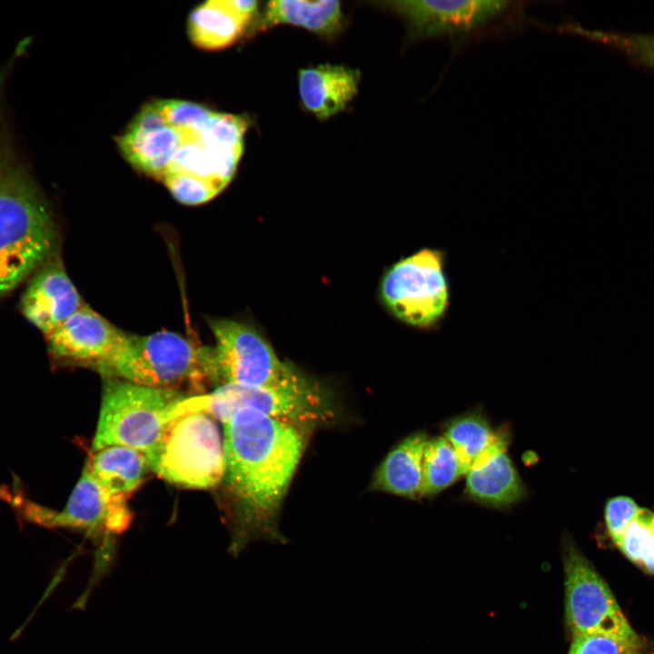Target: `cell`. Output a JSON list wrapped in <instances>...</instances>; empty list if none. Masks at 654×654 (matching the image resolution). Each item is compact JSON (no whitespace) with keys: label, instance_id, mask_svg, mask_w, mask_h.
Segmentation results:
<instances>
[{"label":"cell","instance_id":"obj_1","mask_svg":"<svg viewBox=\"0 0 654 654\" xmlns=\"http://www.w3.org/2000/svg\"><path fill=\"white\" fill-rule=\"evenodd\" d=\"M10 75L0 69V298L57 250L53 212L23 151L7 103Z\"/></svg>","mask_w":654,"mask_h":654},{"label":"cell","instance_id":"obj_2","mask_svg":"<svg viewBox=\"0 0 654 654\" xmlns=\"http://www.w3.org/2000/svg\"><path fill=\"white\" fill-rule=\"evenodd\" d=\"M223 425V481L244 511L267 519L288 489L304 438L295 424L253 409L237 411Z\"/></svg>","mask_w":654,"mask_h":654},{"label":"cell","instance_id":"obj_3","mask_svg":"<svg viewBox=\"0 0 654 654\" xmlns=\"http://www.w3.org/2000/svg\"><path fill=\"white\" fill-rule=\"evenodd\" d=\"M94 369L104 377L192 396L203 394L207 384L217 383L211 347L198 346L170 331L127 334L114 355Z\"/></svg>","mask_w":654,"mask_h":654},{"label":"cell","instance_id":"obj_4","mask_svg":"<svg viewBox=\"0 0 654 654\" xmlns=\"http://www.w3.org/2000/svg\"><path fill=\"white\" fill-rule=\"evenodd\" d=\"M6 500L24 520L48 528H67L85 531L101 541L94 570L88 589L82 596V603L94 587L109 570L112 552L110 537L126 530L132 521L128 495L116 493L101 485L91 474L83 470L65 506L55 510L39 505L21 491H2Z\"/></svg>","mask_w":654,"mask_h":654},{"label":"cell","instance_id":"obj_5","mask_svg":"<svg viewBox=\"0 0 654 654\" xmlns=\"http://www.w3.org/2000/svg\"><path fill=\"white\" fill-rule=\"evenodd\" d=\"M98 424L92 451L121 445L144 453L155 444L185 392L104 377Z\"/></svg>","mask_w":654,"mask_h":654},{"label":"cell","instance_id":"obj_6","mask_svg":"<svg viewBox=\"0 0 654 654\" xmlns=\"http://www.w3.org/2000/svg\"><path fill=\"white\" fill-rule=\"evenodd\" d=\"M145 454L150 470L173 484L209 489L223 481V441L215 420L208 414L173 418Z\"/></svg>","mask_w":654,"mask_h":654},{"label":"cell","instance_id":"obj_7","mask_svg":"<svg viewBox=\"0 0 654 654\" xmlns=\"http://www.w3.org/2000/svg\"><path fill=\"white\" fill-rule=\"evenodd\" d=\"M214 339L211 347L218 385L300 390L314 386L276 355L253 328L229 319L209 320Z\"/></svg>","mask_w":654,"mask_h":654},{"label":"cell","instance_id":"obj_8","mask_svg":"<svg viewBox=\"0 0 654 654\" xmlns=\"http://www.w3.org/2000/svg\"><path fill=\"white\" fill-rule=\"evenodd\" d=\"M443 251L423 248L393 264L385 273L381 294L402 322L419 329L441 324L451 305V287Z\"/></svg>","mask_w":654,"mask_h":654},{"label":"cell","instance_id":"obj_9","mask_svg":"<svg viewBox=\"0 0 654 654\" xmlns=\"http://www.w3.org/2000/svg\"><path fill=\"white\" fill-rule=\"evenodd\" d=\"M241 409H253L295 425L329 417L327 402L316 385L300 390H279L222 384L210 393L189 396L181 401L173 408L172 419L203 412L223 424Z\"/></svg>","mask_w":654,"mask_h":654},{"label":"cell","instance_id":"obj_10","mask_svg":"<svg viewBox=\"0 0 654 654\" xmlns=\"http://www.w3.org/2000/svg\"><path fill=\"white\" fill-rule=\"evenodd\" d=\"M565 611L573 636L602 633L637 639L605 581L573 542L564 543Z\"/></svg>","mask_w":654,"mask_h":654},{"label":"cell","instance_id":"obj_11","mask_svg":"<svg viewBox=\"0 0 654 654\" xmlns=\"http://www.w3.org/2000/svg\"><path fill=\"white\" fill-rule=\"evenodd\" d=\"M385 7L398 15L406 25L408 38L460 39L488 30L503 20L517 5L495 0H421L390 1Z\"/></svg>","mask_w":654,"mask_h":654},{"label":"cell","instance_id":"obj_12","mask_svg":"<svg viewBox=\"0 0 654 654\" xmlns=\"http://www.w3.org/2000/svg\"><path fill=\"white\" fill-rule=\"evenodd\" d=\"M84 304L56 250L28 278L19 308L47 337Z\"/></svg>","mask_w":654,"mask_h":654},{"label":"cell","instance_id":"obj_13","mask_svg":"<svg viewBox=\"0 0 654 654\" xmlns=\"http://www.w3.org/2000/svg\"><path fill=\"white\" fill-rule=\"evenodd\" d=\"M127 333L84 304L46 339L59 363L95 368L120 348Z\"/></svg>","mask_w":654,"mask_h":654},{"label":"cell","instance_id":"obj_14","mask_svg":"<svg viewBox=\"0 0 654 654\" xmlns=\"http://www.w3.org/2000/svg\"><path fill=\"white\" fill-rule=\"evenodd\" d=\"M361 74L342 64H318L298 73L303 108L319 120L329 119L347 108L358 93Z\"/></svg>","mask_w":654,"mask_h":654},{"label":"cell","instance_id":"obj_15","mask_svg":"<svg viewBox=\"0 0 654 654\" xmlns=\"http://www.w3.org/2000/svg\"><path fill=\"white\" fill-rule=\"evenodd\" d=\"M508 440L495 445L466 472L465 491L473 500L494 508L520 501L525 486L506 452Z\"/></svg>","mask_w":654,"mask_h":654},{"label":"cell","instance_id":"obj_16","mask_svg":"<svg viewBox=\"0 0 654 654\" xmlns=\"http://www.w3.org/2000/svg\"><path fill=\"white\" fill-rule=\"evenodd\" d=\"M184 137L183 130L169 125L165 121L163 125L154 129H138L128 125L117 138V144L133 167L160 180Z\"/></svg>","mask_w":654,"mask_h":654},{"label":"cell","instance_id":"obj_17","mask_svg":"<svg viewBox=\"0 0 654 654\" xmlns=\"http://www.w3.org/2000/svg\"><path fill=\"white\" fill-rule=\"evenodd\" d=\"M428 441V435L419 431L401 441L380 464L372 487L412 500L421 497L422 462Z\"/></svg>","mask_w":654,"mask_h":654},{"label":"cell","instance_id":"obj_18","mask_svg":"<svg viewBox=\"0 0 654 654\" xmlns=\"http://www.w3.org/2000/svg\"><path fill=\"white\" fill-rule=\"evenodd\" d=\"M289 25L325 39L337 36L343 25L341 2L336 0H276L267 3L258 29Z\"/></svg>","mask_w":654,"mask_h":654},{"label":"cell","instance_id":"obj_19","mask_svg":"<svg viewBox=\"0 0 654 654\" xmlns=\"http://www.w3.org/2000/svg\"><path fill=\"white\" fill-rule=\"evenodd\" d=\"M250 19L237 11L233 0L207 1L190 14L191 41L204 50H220L234 44L244 33Z\"/></svg>","mask_w":654,"mask_h":654},{"label":"cell","instance_id":"obj_20","mask_svg":"<svg viewBox=\"0 0 654 654\" xmlns=\"http://www.w3.org/2000/svg\"><path fill=\"white\" fill-rule=\"evenodd\" d=\"M84 470L111 491L129 496L141 485L150 467L144 452L111 445L92 451Z\"/></svg>","mask_w":654,"mask_h":654},{"label":"cell","instance_id":"obj_21","mask_svg":"<svg viewBox=\"0 0 654 654\" xmlns=\"http://www.w3.org/2000/svg\"><path fill=\"white\" fill-rule=\"evenodd\" d=\"M444 437L452 446L464 475L483 455L507 439L501 431H494L480 412L462 414L451 420Z\"/></svg>","mask_w":654,"mask_h":654},{"label":"cell","instance_id":"obj_22","mask_svg":"<svg viewBox=\"0 0 654 654\" xmlns=\"http://www.w3.org/2000/svg\"><path fill=\"white\" fill-rule=\"evenodd\" d=\"M464 475L460 460L444 436L429 439L422 462V496H433Z\"/></svg>","mask_w":654,"mask_h":654},{"label":"cell","instance_id":"obj_23","mask_svg":"<svg viewBox=\"0 0 654 654\" xmlns=\"http://www.w3.org/2000/svg\"><path fill=\"white\" fill-rule=\"evenodd\" d=\"M617 547L630 561L654 574V511L639 506Z\"/></svg>","mask_w":654,"mask_h":654},{"label":"cell","instance_id":"obj_24","mask_svg":"<svg viewBox=\"0 0 654 654\" xmlns=\"http://www.w3.org/2000/svg\"><path fill=\"white\" fill-rule=\"evenodd\" d=\"M577 34L619 51L638 65L654 70V34L607 32L581 27Z\"/></svg>","mask_w":654,"mask_h":654},{"label":"cell","instance_id":"obj_25","mask_svg":"<svg viewBox=\"0 0 654 654\" xmlns=\"http://www.w3.org/2000/svg\"><path fill=\"white\" fill-rule=\"evenodd\" d=\"M569 654H641L639 639H626L602 633L573 636Z\"/></svg>","mask_w":654,"mask_h":654},{"label":"cell","instance_id":"obj_26","mask_svg":"<svg viewBox=\"0 0 654 654\" xmlns=\"http://www.w3.org/2000/svg\"><path fill=\"white\" fill-rule=\"evenodd\" d=\"M160 181L178 202L189 205L204 203L222 192L209 182L183 174H166Z\"/></svg>","mask_w":654,"mask_h":654},{"label":"cell","instance_id":"obj_27","mask_svg":"<svg viewBox=\"0 0 654 654\" xmlns=\"http://www.w3.org/2000/svg\"><path fill=\"white\" fill-rule=\"evenodd\" d=\"M157 103L166 123L184 131L201 128L214 112L200 104L183 100H159Z\"/></svg>","mask_w":654,"mask_h":654},{"label":"cell","instance_id":"obj_28","mask_svg":"<svg viewBox=\"0 0 654 654\" xmlns=\"http://www.w3.org/2000/svg\"><path fill=\"white\" fill-rule=\"evenodd\" d=\"M639 507L634 499L625 495L614 496L606 501L604 521L609 535L616 546Z\"/></svg>","mask_w":654,"mask_h":654}]
</instances>
